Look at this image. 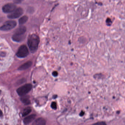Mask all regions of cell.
<instances>
[{"label":"cell","instance_id":"obj_1","mask_svg":"<svg viewBox=\"0 0 125 125\" xmlns=\"http://www.w3.org/2000/svg\"><path fill=\"white\" fill-rule=\"evenodd\" d=\"M40 42L39 37L36 34H33L29 36L28 39V44L32 52H36Z\"/></svg>","mask_w":125,"mask_h":125},{"label":"cell","instance_id":"obj_2","mask_svg":"<svg viewBox=\"0 0 125 125\" xmlns=\"http://www.w3.org/2000/svg\"><path fill=\"white\" fill-rule=\"evenodd\" d=\"M32 88V85L31 84L24 85L17 90V92L19 95L23 96L29 93Z\"/></svg>","mask_w":125,"mask_h":125},{"label":"cell","instance_id":"obj_3","mask_svg":"<svg viewBox=\"0 0 125 125\" xmlns=\"http://www.w3.org/2000/svg\"><path fill=\"white\" fill-rule=\"evenodd\" d=\"M17 25V22L13 20H9L6 22L2 25L0 30L3 31H8L13 29Z\"/></svg>","mask_w":125,"mask_h":125},{"label":"cell","instance_id":"obj_4","mask_svg":"<svg viewBox=\"0 0 125 125\" xmlns=\"http://www.w3.org/2000/svg\"><path fill=\"white\" fill-rule=\"evenodd\" d=\"M29 51L27 47L25 45H22L19 48L16 55L19 57L23 58L27 57Z\"/></svg>","mask_w":125,"mask_h":125},{"label":"cell","instance_id":"obj_5","mask_svg":"<svg viewBox=\"0 0 125 125\" xmlns=\"http://www.w3.org/2000/svg\"><path fill=\"white\" fill-rule=\"evenodd\" d=\"M23 10L21 8H16L13 11L9 14L8 17L10 19H15L19 18L23 14Z\"/></svg>","mask_w":125,"mask_h":125},{"label":"cell","instance_id":"obj_6","mask_svg":"<svg viewBox=\"0 0 125 125\" xmlns=\"http://www.w3.org/2000/svg\"><path fill=\"white\" fill-rule=\"evenodd\" d=\"M16 9V6L13 3H8L3 6L2 10L6 13H12Z\"/></svg>","mask_w":125,"mask_h":125},{"label":"cell","instance_id":"obj_7","mask_svg":"<svg viewBox=\"0 0 125 125\" xmlns=\"http://www.w3.org/2000/svg\"><path fill=\"white\" fill-rule=\"evenodd\" d=\"M26 37L25 34H14L12 36L13 41L16 42H22L24 40Z\"/></svg>","mask_w":125,"mask_h":125},{"label":"cell","instance_id":"obj_8","mask_svg":"<svg viewBox=\"0 0 125 125\" xmlns=\"http://www.w3.org/2000/svg\"><path fill=\"white\" fill-rule=\"evenodd\" d=\"M32 61H28L20 66L18 68V70H20V71L26 70L30 68L32 66Z\"/></svg>","mask_w":125,"mask_h":125},{"label":"cell","instance_id":"obj_9","mask_svg":"<svg viewBox=\"0 0 125 125\" xmlns=\"http://www.w3.org/2000/svg\"><path fill=\"white\" fill-rule=\"evenodd\" d=\"M36 115L35 114L31 115L28 117H26L24 120V123L25 124H28L32 122L35 118Z\"/></svg>","mask_w":125,"mask_h":125},{"label":"cell","instance_id":"obj_10","mask_svg":"<svg viewBox=\"0 0 125 125\" xmlns=\"http://www.w3.org/2000/svg\"><path fill=\"white\" fill-rule=\"evenodd\" d=\"M26 31V28L25 26L21 25L17 28L15 31L14 34H24Z\"/></svg>","mask_w":125,"mask_h":125},{"label":"cell","instance_id":"obj_11","mask_svg":"<svg viewBox=\"0 0 125 125\" xmlns=\"http://www.w3.org/2000/svg\"><path fill=\"white\" fill-rule=\"evenodd\" d=\"M46 121L45 119L42 118H39L36 119L33 124V125H44L46 124Z\"/></svg>","mask_w":125,"mask_h":125},{"label":"cell","instance_id":"obj_12","mask_svg":"<svg viewBox=\"0 0 125 125\" xmlns=\"http://www.w3.org/2000/svg\"><path fill=\"white\" fill-rule=\"evenodd\" d=\"M28 20V17L27 16H23L19 20V23L20 24L22 25L27 22Z\"/></svg>","mask_w":125,"mask_h":125},{"label":"cell","instance_id":"obj_13","mask_svg":"<svg viewBox=\"0 0 125 125\" xmlns=\"http://www.w3.org/2000/svg\"><path fill=\"white\" fill-rule=\"evenodd\" d=\"M21 100L22 102L25 105H28L31 104V101L28 97L23 96L21 98Z\"/></svg>","mask_w":125,"mask_h":125},{"label":"cell","instance_id":"obj_14","mask_svg":"<svg viewBox=\"0 0 125 125\" xmlns=\"http://www.w3.org/2000/svg\"><path fill=\"white\" fill-rule=\"evenodd\" d=\"M31 112V109L30 107H28L25 108L24 109L22 113V116H27V115L30 114Z\"/></svg>","mask_w":125,"mask_h":125},{"label":"cell","instance_id":"obj_15","mask_svg":"<svg viewBox=\"0 0 125 125\" xmlns=\"http://www.w3.org/2000/svg\"><path fill=\"white\" fill-rule=\"evenodd\" d=\"M51 106L53 109H57V103L55 102H53L51 104Z\"/></svg>","mask_w":125,"mask_h":125},{"label":"cell","instance_id":"obj_16","mask_svg":"<svg viewBox=\"0 0 125 125\" xmlns=\"http://www.w3.org/2000/svg\"><path fill=\"white\" fill-rule=\"evenodd\" d=\"M112 20L109 18H107L106 20V23L108 26H110L112 24Z\"/></svg>","mask_w":125,"mask_h":125},{"label":"cell","instance_id":"obj_17","mask_svg":"<svg viewBox=\"0 0 125 125\" xmlns=\"http://www.w3.org/2000/svg\"><path fill=\"white\" fill-rule=\"evenodd\" d=\"M25 82V80L24 79H21L20 80L18 81L17 84L18 85L21 84H22V83H24Z\"/></svg>","mask_w":125,"mask_h":125},{"label":"cell","instance_id":"obj_18","mask_svg":"<svg viewBox=\"0 0 125 125\" xmlns=\"http://www.w3.org/2000/svg\"><path fill=\"white\" fill-rule=\"evenodd\" d=\"M23 0H13L14 2L16 4H19L21 3Z\"/></svg>","mask_w":125,"mask_h":125},{"label":"cell","instance_id":"obj_19","mask_svg":"<svg viewBox=\"0 0 125 125\" xmlns=\"http://www.w3.org/2000/svg\"><path fill=\"white\" fill-rule=\"evenodd\" d=\"M52 75L54 76L57 77L58 75V73L57 72L55 71L53 72H52Z\"/></svg>","mask_w":125,"mask_h":125},{"label":"cell","instance_id":"obj_20","mask_svg":"<svg viewBox=\"0 0 125 125\" xmlns=\"http://www.w3.org/2000/svg\"><path fill=\"white\" fill-rule=\"evenodd\" d=\"M94 124H96V125H106V124L104 122H100Z\"/></svg>","mask_w":125,"mask_h":125},{"label":"cell","instance_id":"obj_21","mask_svg":"<svg viewBox=\"0 0 125 125\" xmlns=\"http://www.w3.org/2000/svg\"><path fill=\"white\" fill-rule=\"evenodd\" d=\"M84 112L83 111H82L80 113V116H83L84 115Z\"/></svg>","mask_w":125,"mask_h":125},{"label":"cell","instance_id":"obj_22","mask_svg":"<svg viewBox=\"0 0 125 125\" xmlns=\"http://www.w3.org/2000/svg\"><path fill=\"white\" fill-rule=\"evenodd\" d=\"M2 111H1V110L0 109V116H2Z\"/></svg>","mask_w":125,"mask_h":125},{"label":"cell","instance_id":"obj_23","mask_svg":"<svg viewBox=\"0 0 125 125\" xmlns=\"http://www.w3.org/2000/svg\"><path fill=\"white\" fill-rule=\"evenodd\" d=\"M1 90H0V93H1Z\"/></svg>","mask_w":125,"mask_h":125}]
</instances>
